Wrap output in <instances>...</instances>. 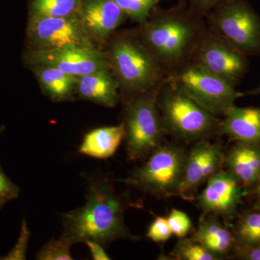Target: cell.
I'll return each instance as SVG.
<instances>
[{
  "instance_id": "484cf974",
  "label": "cell",
  "mask_w": 260,
  "mask_h": 260,
  "mask_svg": "<svg viewBox=\"0 0 260 260\" xmlns=\"http://www.w3.org/2000/svg\"><path fill=\"white\" fill-rule=\"evenodd\" d=\"M167 218L172 234L175 235L176 237H185L191 230L190 218L181 210L174 208L169 214Z\"/></svg>"
},
{
  "instance_id": "9a60e30c",
  "label": "cell",
  "mask_w": 260,
  "mask_h": 260,
  "mask_svg": "<svg viewBox=\"0 0 260 260\" xmlns=\"http://www.w3.org/2000/svg\"><path fill=\"white\" fill-rule=\"evenodd\" d=\"M238 143L260 145V108H231L220 121L218 133Z\"/></svg>"
},
{
  "instance_id": "ba28073f",
  "label": "cell",
  "mask_w": 260,
  "mask_h": 260,
  "mask_svg": "<svg viewBox=\"0 0 260 260\" xmlns=\"http://www.w3.org/2000/svg\"><path fill=\"white\" fill-rule=\"evenodd\" d=\"M168 80L210 114L223 116L244 93L189 61L168 75Z\"/></svg>"
},
{
  "instance_id": "e0dca14e",
  "label": "cell",
  "mask_w": 260,
  "mask_h": 260,
  "mask_svg": "<svg viewBox=\"0 0 260 260\" xmlns=\"http://www.w3.org/2000/svg\"><path fill=\"white\" fill-rule=\"evenodd\" d=\"M224 162L246 189L254 187L260 177V145L237 142L224 157Z\"/></svg>"
},
{
  "instance_id": "cb8c5ba5",
  "label": "cell",
  "mask_w": 260,
  "mask_h": 260,
  "mask_svg": "<svg viewBox=\"0 0 260 260\" xmlns=\"http://www.w3.org/2000/svg\"><path fill=\"white\" fill-rule=\"evenodd\" d=\"M126 16L140 24L148 20L159 3L165 0H114Z\"/></svg>"
},
{
  "instance_id": "6da1fadb",
  "label": "cell",
  "mask_w": 260,
  "mask_h": 260,
  "mask_svg": "<svg viewBox=\"0 0 260 260\" xmlns=\"http://www.w3.org/2000/svg\"><path fill=\"white\" fill-rule=\"evenodd\" d=\"M133 205L109 179L91 181L83 206L62 214L61 237L73 245L87 241L104 245L118 239H138L128 231L124 220V212Z\"/></svg>"
},
{
  "instance_id": "836d02e7",
  "label": "cell",
  "mask_w": 260,
  "mask_h": 260,
  "mask_svg": "<svg viewBox=\"0 0 260 260\" xmlns=\"http://www.w3.org/2000/svg\"><path fill=\"white\" fill-rule=\"evenodd\" d=\"M254 187H255V194L256 197H257V198H259V200H260V177L259 180H258L257 183H256Z\"/></svg>"
},
{
  "instance_id": "52a82bcc",
  "label": "cell",
  "mask_w": 260,
  "mask_h": 260,
  "mask_svg": "<svg viewBox=\"0 0 260 260\" xmlns=\"http://www.w3.org/2000/svg\"><path fill=\"white\" fill-rule=\"evenodd\" d=\"M207 27L246 56H260V16L247 0H230L205 17Z\"/></svg>"
},
{
  "instance_id": "83f0119b",
  "label": "cell",
  "mask_w": 260,
  "mask_h": 260,
  "mask_svg": "<svg viewBox=\"0 0 260 260\" xmlns=\"http://www.w3.org/2000/svg\"><path fill=\"white\" fill-rule=\"evenodd\" d=\"M230 0H186L188 8L194 13L205 18L212 10Z\"/></svg>"
},
{
  "instance_id": "8992f818",
  "label": "cell",
  "mask_w": 260,
  "mask_h": 260,
  "mask_svg": "<svg viewBox=\"0 0 260 260\" xmlns=\"http://www.w3.org/2000/svg\"><path fill=\"white\" fill-rule=\"evenodd\" d=\"M187 153L174 144H162L147 158L144 164L126 179L124 184L158 198L177 196Z\"/></svg>"
},
{
  "instance_id": "5b68a950",
  "label": "cell",
  "mask_w": 260,
  "mask_h": 260,
  "mask_svg": "<svg viewBox=\"0 0 260 260\" xmlns=\"http://www.w3.org/2000/svg\"><path fill=\"white\" fill-rule=\"evenodd\" d=\"M160 87L126 99L123 124L126 155L131 161L148 158L167 134L158 105Z\"/></svg>"
},
{
  "instance_id": "277c9868",
  "label": "cell",
  "mask_w": 260,
  "mask_h": 260,
  "mask_svg": "<svg viewBox=\"0 0 260 260\" xmlns=\"http://www.w3.org/2000/svg\"><path fill=\"white\" fill-rule=\"evenodd\" d=\"M158 105L167 133L183 141L207 139L218 133L220 121L169 80L159 89Z\"/></svg>"
},
{
  "instance_id": "2e32d148",
  "label": "cell",
  "mask_w": 260,
  "mask_h": 260,
  "mask_svg": "<svg viewBox=\"0 0 260 260\" xmlns=\"http://www.w3.org/2000/svg\"><path fill=\"white\" fill-rule=\"evenodd\" d=\"M76 89L82 99L106 107H113L119 102V83L112 68H106L78 77Z\"/></svg>"
},
{
  "instance_id": "f1b7e54d",
  "label": "cell",
  "mask_w": 260,
  "mask_h": 260,
  "mask_svg": "<svg viewBox=\"0 0 260 260\" xmlns=\"http://www.w3.org/2000/svg\"><path fill=\"white\" fill-rule=\"evenodd\" d=\"M29 237H30V232H29L26 223L24 220L22 224L20 237H19L16 245L13 248V250L10 251L9 254L3 259H25Z\"/></svg>"
},
{
  "instance_id": "8fae6325",
  "label": "cell",
  "mask_w": 260,
  "mask_h": 260,
  "mask_svg": "<svg viewBox=\"0 0 260 260\" xmlns=\"http://www.w3.org/2000/svg\"><path fill=\"white\" fill-rule=\"evenodd\" d=\"M27 59L32 65L52 67L77 78L111 68L109 55L98 50L94 45L31 50Z\"/></svg>"
},
{
  "instance_id": "3957f363",
  "label": "cell",
  "mask_w": 260,
  "mask_h": 260,
  "mask_svg": "<svg viewBox=\"0 0 260 260\" xmlns=\"http://www.w3.org/2000/svg\"><path fill=\"white\" fill-rule=\"evenodd\" d=\"M109 56L119 89L126 99L158 88L167 80L165 72L140 40L138 32L116 36Z\"/></svg>"
},
{
  "instance_id": "1f68e13d",
  "label": "cell",
  "mask_w": 260,
  "mask_h": 260,
  "mask_svg": "<svg viewBox=\"0 0 260 260\" xmlns=\"http://www.w3.org/2000/svg\"><path fill=\"white\" fill-rule=\"evenodd\" d=\"M85 244L88 246L92 257L95 260H109L111 259L110 256L104 250L102 244L99 243L93 242V241H87Z\"/></svg>"
},
{
  "instance_id": "d590c367",
  "label": "cell",
  "mask_w": 260,
  "mask_h": 260,
  "mask_svg": "<svg viewBox=\"0 0 260 260\" xmlns=\"http://www.w3.org/2000/svg\"><path fill=\"white\" fill-rule=\"evenodd\" d=\"M6 203V201H4V200H0V208H2L3 205H4Z\"/></svg>"
},
{
  "instance_id": "7c38bea8",
  "label": "cell",
  "mask_w": 260,
  "mask_h": 260,
  "mask_svg": "<svg viewBox=\"0 0 260 260\" xmlns=\"http://www.w3.org/2000/svg\"><path fill=\"white\" fill-rule=\"evenodd\" d=\"M224 157L218 143L207 139L197 142L186 155L184 175L177 196L184 200H194L200 186L221 169Z\"/></svg>"
},
{
  "instance_id": "4316f807",
  "label": "cell",
  "mask_w": 260,
  "mask_h": 260,
  "mask_svg": "<svg viewBox=\"0 0 260 260\" xmlns=\"http://www.w3.org/2000/svg\"><path fill=\"white\" fill-rule=\"evenodd\" d=\"M173 235L167 218L157 216L150 224L147 237L155 242H166Z\"/></svg>"
},
{
  "instance_id": "5bb4252c",
  "label": "cell",
  "mask_w": 260,
  "mask_h": 260,
  "mask_svg": "<svg viewBox=\"0 0 260 260\" xmlns=\"http://www.w3.org/2000/svg\"><path fill=\"white\" fill-rule=\"evenodd\" d=\"M78 16L91 39L101 42L107 41L127 17L114 0H82Z\"/></svg>"
},
{
  "instance_id": "d6986e66",
  "label": "cell",
  "mask_w": 260,
  "mask_h": 260,
  "mask_svg": "<svg viewBox=\"0 0 260 260\" xmlns=\"http://www.w3.org/2000/svg\"><path fill=\"white\" fill-rule=\"evenodd\" d=\"M194 239L221 259L236 246L234 233L213 217L200 220Z\"/></svg>"
},
{
  "instance_id": "ac0fdd59",
  "label": "cell",
  "mask_w": 260,
  "mask_h": 260,
  "mask_svg": "<svg viewBox=\"0 0 260 260\" xmlns=\"http://www.w3.org/2000/svg\"><path fill=\"white\" fill-rule=\"evenodd\" d=\"M124 124L103 126L89 132L84 136L78 152L96 159L112 157L124 140Z\"/></svg>"
},
{
  "instance_id": "9c48e42d",
  "label": "cell",
  "mask_w": 260,
  "mask_h": 260,
  "mask_svg": "<svg viewBox=\"0 0 260 260\" xmlns=\"http://www.w3.org/2000/svg\"><path fill=\"white\" fill-rule=\"evenodd\" d=\"M191 61L237 88L249 70L247 56L207 27Z\"/></svg>"
},
{
  "instance_id": "4fadbf2b",
  "label": "cell",
  "mask_w": 260,
  "mask_h": 260,
  "mask_svg": "<svg viewBox=\"0 0 260 260\" xmlns=\"http://www.w3.org/2000/svg\"><path fill=\"white\" fill-rule=\"evenodd\" d=\"M248 190L229 171L220 169L206 182L198 203L206 215L229 218L235 213Z\"/></svg>"
},
{
  "instance_id": "f546056e",
  "label": "cell",
  "mask_w": 260,
  "mask_h": 260,
  "mask_svg": "<svg viewBox=\"0 0 260 260\" xmlns=\"http://www.w3.org/2000/svg\"><path fill=\"white\" fill-rule=\"evenodd\" d=\"M20 189L10 180L0 168V200L8 201L18 197Z\"/></svg>"
},
{
  "instance_id": "44dd1931",
  "label": "cell",
  "mask_w": 260,
  "mask_h": 260,
  "mask_svg": "<svg viewBox=\"0 0 260 260\" xmlns=\"http://www.w3.org/2000/svg\"><path fill=\"white\" fill-rule=\"evenodd\" d=\"M236 245H260V208L249 210L240 217L234 232Z\"/></svg>"
},
{
  "instance_id": "30bf717a",
  "label": "cell",
  "mask_w": 260,
  "mask_h": 260,
  "mask_svg": "<svg viewBox=\"0 0 260 260\" xmlns=\"http://www.w3.org/2000/svg\"><path fill=\"white\" fill-rule=\"evenodd\" d=\"M27 34L32 50L93 45L78 14L56 18L30 16Z\"/></svg>"
},
{
  "instance_id": "d6a6232c",
  "label": "cell",
  "mask_w": 260,
  "mask_h": 260,
  "mask_svg": "<svg viewBox=\"0 0 260 260\" xmlns=\"http://www.w3.org/2000/svg\"><path fill=\"white\" fill-rule=\"evenodd\" d=\"M260 95V84L256 88H253L252 90L246 92L244 95Z\"/></svg>"
},
{
  "instance_id": "e575fe53",
  "label": "cell",
  "mask_w": 260,
  "mask_h": 260,
  "mask_svg": "<svg viewBox=\"0 0 260 260\" xmlns=\"http://www.w3.org/2000/svg\"><path fill=\"white\" fill-rule=\"evenodd\" d=\"M178 3H179V4L186 5V0H179V1H178Z\"/></svg>"
},
{
  "instance_id": "603a6c76",
  "label": "cell",
  "mask_w": 260,
  "mask_h": 260,
  "mask_svg": "<svg viewBox=\"0 0 260 260\" xmlns=\"http://www.w3.org/2000/svg\"><path fill=\"white\" fill-rule=\"evenodd\" d=\"M171 254L172 259L177 260H219L222 259L208 250L203 244L195 240L179 238Z\"/></svg>"
},
{
  "instance_id": "7a4b0ae2",
  "label": "cell",
  "mask_w": 260,
  "mask_h": 260,
  "mask_svg": "<svg viewBox=\"0 0 260 260\" xmlns=\"http://www.w3.org/2000/svg\"><path fill=\"white\" fill-rule=\"evenodd\" d=\"M206 29L205 18L178 3L169 9L155 7L138 34L168 77L190 61Z\"/></svg>"
},
{
  "instance_id": "d4e9b609",
  "label": "cell",
  "mask_w": 260,
  "mask_h": 260,
  "mask_svg": "<svg viewBox=\"0 0 260 260\" xmlns=\"http://www.w3.org/2000/svg\"><path fill=\"white\" fill-rule=\"evenodd\" d=\"M73 244L61 237L52 239L45 244L38 252L37 259L39 260H73L70 248Z\"/></svg>"
},
{
  "instance_id": "8d00e7d4",
  "label": "cell",
  "mask_w": 260,
  "mask_h": 260,
  "mask_svg": "<svg viewBox=\"0 0 260 260\" xmlns=\"http://www.w3.org/2000/svg\"><path fill=\"white\" fill-rule=\"evenodd\" d=\"M4 129H5L4 126H0V134H1V133H3V131H4Z\"/></svg>"
},
{
  "instance_id": "ffe728a7",
  "label": "cell",
  "mask_w": 260,
  "mask_h": 260,
  "mask_svg": "<svg viewBox=\"0 0 260 260\" xmlns=\"http://www.w3.org/2000/svg\"><path fill=\"white\" fill-rule=\"evenodd\" d=\"M34 71L46 95L52 100H68L76 88L78 78L52 67L34 65Z\"/></svg>"
},
{
  "instance_id": "4dcf8cb0",
  "label": "cell",
  "mask_w": 260,
  "mask_h": 260,
  "mask_svg": "<svg viewBox=\"0 0 260 260\" xmlns=\"http://www.w3.org/2000/svg\"><path fill=\"white\" fill-rule=\"evenodd\" d=\"M234 251L238 259L260 260V245L250 247L236 245Z\"/></svg>"
},
{
  "instance_id": "7402d4cb",
  "label": "cell",
  "mask_w": 260,
  "mask_h": 260,
  "mask_svg": "<svg viewBox=\"0 0 260 260\" xmlns=\"http://www.w3.org/2000/svg\"><path fill=\"white\" fill-rule=\"evenodd\" d=\"M82 0H30V16L68 17L77 15Z\"/></svg>"
}]
</instances>
